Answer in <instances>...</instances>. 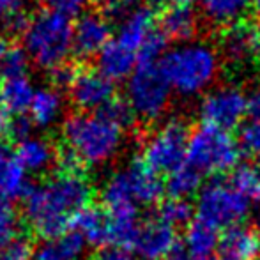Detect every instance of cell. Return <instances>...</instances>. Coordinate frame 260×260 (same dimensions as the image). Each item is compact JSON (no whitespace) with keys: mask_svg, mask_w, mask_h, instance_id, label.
<instances>
[{"mask_svg":"<svg viewBox=\"0 0 260 260\" xmlns=\"http://www.w3.org/2000/svg\"><path fill=\"white\" fill-rule=\"evenodd\" d=\"M28 188V174L14 152L0 149V200L9 204L23 199Z\"/></svg>","mask_w":260,"mask_h":260,"instance_id":"19","label":"cell"},{"mask_svg":"<svg viewBox=\"0 0 260 260\" xmlns=\"http://www.w3.org/2000/svg\"><path fill=\"white\" fill-rule=\"evenodd\" d=\"M73 230L78 232L87 244L100 248L112 244V225H110V216L105 207H85L76 216Z\"/></svg>","mask_w":260,"mask_h":260,"instance_id":"18","label":"cell"},{"mask_svg":"<svg viewBox=\"0 0 260 260\" xmlns=\"http://www.w3.org/2000/svg\"><path fill=\"white\" fill-rule=\"evenodd\" d=\"M154 23L156 14L152 7H133V11L122 21H119L115 41L137 53L149 36L154 32Z\"/></svg>","mask_w":260,"mask_h":260,"instance_id":"14","label":"cell"},{"mask_svg":"<svg viewBox=\"0 0 260 260\" xmlns=\"http://www.w3.org/2000/svg\"><path fill=\"white\" fill-rule=\"evenodd\" d=\"M218 253L221 260H255L260 253V237L244 225L226 229L219 236Z\"/></svg>","mask_w":260,"mask_h":260,"instance_id":"15","label":"cell"},{"mask_svg":"<svg viewBox=\"0 0 260 260\" xmlns=\"http://www.w3.org/2000/svg\"><path fill=\"white\" fill-rule=\"evenodd\" d=\"M253 11H255V14H257V20L260 23V0H253Z\"/></svg>","mask_w":260,"mask_h":260,"instance_id":"45","label":"cell"},{"mask_svg":"<svg viewBox=\"0 0 260 260\" xmlns=\"http://www.w3.org/2000/svg\"><path fill=\"white\" fill-rule=\"evenodd\" d=\"M34 94L36 89L27 76L2 80L0 83V105L14 117L23 115L30 110Z\"/></svg>","mask_w":260,"mask_h":260,"instance_id":"22","label":"cell"},{"mask_svg":"<svg viewBox=\"0 0 260 260\" xmlns=\"http://www.w3.org/2000/svg\"><path fill=\"white\" fill-rule=\"evenodd\" d=\"M165 184L156 172L144 161H133L119 168L105 181L101 188L105 209L152 206L161 199Z\"/></svg>","mask_w":260,"mask_h":260,"instance_id":"5","label":"cell"},{"mask_svg":"<svg viewBox=\"0 0 260 260\" xmlns=\"http://www.w3.org/2000/svg\"><path fill=\"white\" fill-rule=\"evenodd\" d=\"M32 126L34 122L30 120V117H25V115H18L11 120V126H9V131L7 133L11 135L13 138H16L18 142L25 140V138L32 137Z\"/></svg>","mask_w":260,"mask_h":260,"instance_id":"40","label":"cell"},{"mask_svg":"<svg viewBox=\"0 0 260 260\" xmlns=\"http://www.w3.org/2000/svg\"><path fill=\"white\" fill-rule=\"evenodd\" d=\"M92 184L82 172H58L28 188L23 197V212L28 226L45 239L68 232L76 216L89 207Z\"/></svg>","mask_w":260,"mask_h":260,"instance_id":"1","label":"cell"},{"mask_svg":"<svg viewBox=\"0 0 260 260\" xmlns=\"http://www.w3.org/2000/svg\"><path fill=\"white\" fill-rule=\"evenodd\" d=\"M138 66L137 53L127 50L117 41H110L108 45L98 53V71L110 82H122L129 80Z\"/></svg>","mask_w":260,"mask_h":260,"instance_id":"17","label":"cell"},{"mask_svg":"<svg viewBox=\"0 0 260 260\" xmlns=\"http://www.w3.org/2000/svg\"><path fill=\"white\" fill-rule=\"evenodd\" d=\"M159 69L172 90L182 96H195L212 85L219 69L218 53L207 43H181L168 48Z\"/></svg>","mask_w":260,"mask_h":260,"instance_id":"3","label":"cell"},{"mask_svg":"<svg viewBox=\"0 0 260 260\" xmlns=\"http://www.w3.org/2000/svg\"><path fill=\"white\" fill-rule=\"evenodd\" d=\"M30 246L20 239L0 250V260H30Z\"/></svg>","mask_w":260,"mask_h":260,"instance_id":"39","label":"cell"},{"mask_svg":"<svg viewBox=\"0 0 260 260\" xmlns=\"http://www.w3.org/2000/svg\"><path fill=\"white\" fill-rule=\"evenodd\" d=\"M11 113L7 112L6 108H4L2 105H0V137H2L4 133H7L9 131V126H11Z\"/></svg>","mask_w":260,"mask_h":260,"instance_id":"42","label":"cell"},{"mask_svg":"<svg viewBox=\"0 0 260 260\" xmlns=\"http://www.w3.org/2000/svg\"><path fill=\"white\" fill-rule=\"evenodd\" d=\"M100 4H103L105 7H108V6H112L113 2H117V0H98Z\"/></svg>","mask_w":260,"mask_h":260,"instance_id":"46","label":"cell"},{"mask_svg":"<svg viewBox=\"0 0 260 260\" xmlns=\"http://www.w3.org/2000/svg\"><path fill=\"white\" fill-rule=\"evenodd\" d=\"M21 167L27 170V174H43L55 163V147L52 142L41 137H28L25 140L18 142V147L14 151Z\"/></svg>","mask_w":260,"mask_h":260,"instance_id":"21","label":"cell"},{"mask_svg":"<svg viewBox=\"0 0 260 260\" xmlns=\"http://www.w3.org/2000/svg\"><path fill=\"white\" fill-rule=\"evenodd\" d=\"M157 219H161L167 225L174 226H182V225H189L193 218V207L188 200H181V199H168L157 207Z\"/></svg>","mask_w":260,"mask_h":260,"instance_id":"30","label":"cell"},{"mask_svg":"<svg viewBox=\"0 0 260 260\" xmlns=\"http://www.w3.org/2000/svg\"><path fill=\"white\" fill-rule=\"evenodd\" d=\"M184 243V248L195 260H209L212 253L218 250L219 234L207 223L200 221V219H193L186 230Z\"/></svg>","mask_w":260,"mask_h":260,"instance_id":"25","label":"cell"},{"mask_svg":"<svg viewBox=\"0 0 260 260\" xmlns=\"http://www.w3.org/2000/svg\"><path fill=\"white\" fill-rule=\"evenodd\" d=\"M202 175L191 168L189 165L182 163L181 167L175 168L172 174H168L167 179V191L170 193V199H181L186 200L188 197L195 195L202 188Z\"/></svg>","mask_w":260,"mask_h":260,"instance_id":"28","label":"cell"},{"mask_svg":"<svg viewBox=\"0 0 260 260\" xmlns=\"http://www.w3.org/2000/svg\"><path fill=\"white\" fill-rule=\"evenodd\" d=\"M87 243L78 232L69 230L55 239H45L32 250L30 260H82Z\"/></svg>","mask_w":260,"mask_h":260,"instance_id":"20","label":"cell"},{"mask_svg":"<svg viewBox=\"0 0 260 260\" xmlns=\"http://www.w3.org/2000/svg\"><path fill=\"white\" fill-rule=\"evenodd\" d=\"M189 131L182 120L172 119L157 127L147 138L142 151V161L152 172L172 174L186 159Z\"/></svg>","mask_w":260,"mask_h":260,"instance_id":"9","label":"cell"},{"mask_svg":"<svg viewBox=\"0 0 260 260\" xmlns=\"http://www.w3.org/2000/svg\"><path fill=\"white\" fill-rule=\"evenodd\" d=\"M168 52V38L161 30H154L137 52L138 64H159Z\"/></svg>","mask_w":260,"mask_h":260,"instance_id":"32","label":"cell"},{"mask_svg":"<svg viewBox=\"0 0 260 260\" xmlns=\"http://www.w3.org/2000/svg\"><path fill=\"white\" fill-rule=\"evenodd\" d=\"M90 260H135V255L129 248L117 246V244H108L103 246L92 255Z\"/></svg>","mask_w":260,"mask_h":260,"instance_id":"37","label":"cell"},{"mask_svg":"<svg viewBox=\"0 0 260 260\" xmlns=\"http://www.w3.org/2000/svg\"><path fill=\"white\" fill-rule=\"evenodd\" d=\"M27 14L23 13V0H0V25L11 32H21L28 25Z\"/></svg>","mask_w":260,"mask_h":260,"instance_id":"31","label":"cell"},{"mask_svg":"<svg viewBox=\"0 0 260 260\" xmlns=\"http://www.w3.org/2000/svg\"><path fill=\"white\" fill-rule=\"evenodd\" d=\"M41 4L45 6V9L55 11V13L66 14V16H75L80 14L87 7L89 0H41Z\"/></svg>","mask_w":260,"mask_h":260,"instance_id":"36","label":"cell"},{"mask_svg":"<svg viewBox=\"0 0 260 260\" xmlns=\"http://www.w3.org/2000/svg\"><path fill=\"white\" fill-rule=\"evenodd\" d=\"M161 32L168 41L189 43L197 32V16L191 7H168L159 18Z\"/></svg>","mask_w":260,"mask_h":260,"instance_id":"23","label":"cell"},{"mask_svg":"<svg viewBox=\"0 0 260 260\" xmlns=\"http://www.w3.org/2000/svg\"><path fill=\"white\" fill-rule=\"evenodd\" d=\"M66 151L82 167H101L119 154L124 142V127L101 112L75 113L62 124Z\"/></svg>","mask_w":260,"mask_h":260,"instance_id":"2","label":"cell"},{"mask_svg":"<svg viewBox=\"0 0 260 260\" xmlns=\"http://www.w3.org/2000/svg\"><path fill=\"white\" fill-rule=\"evenodd\" d=\"M112 27L106 16L100 13H85L78 18L73 32V52L78 58L98 55L110 43Z\"/></svg>","mask_w":260,"mask_h":260,"instance_id":"12","label":"cell"},{"mask_svg":"<svg viewBox=\"0 0 260 260\" xmlns=\"http://www.w3.org/2000/svg\"><path fill=\"white\" fill-rule=\"evenodd\" d=\"M133 246L137 253L145 260L165 258L177 246L175 229L154 218L140 226V232H138Z\"/></svg>","mask_w":260,"mask_h":260,"instance_id":"13","label":"cell"},{"mask_svg":"<svg viewBox=\"0 0 260 260\" xmlns=\"http://www.w3.org/2000/svg\"><path fill=\"white\" fill-rule=\"evenodd\" d=\"M250 214V199L232 182L216 181L202 186L197 199V219L212 229H232L241 225Z\"/></svg>","mask_w":260,"mask_h":260,"instance_id":"7","label":"cell"},{"mask_svg":"<svg viewBox=\"0 0 260 260\" xmlns=\"http://www.w3.org/2000/svg\"><path fill=\"white\" fill-rule=\"evenodd\" d=\"M172 87L159 69V64H138L127 80L126 101L135 117L145 122L159 119L170 103Z\"/></svg>","mask_w":260,"mask_h":260,"instance_id":"8","label":"cell"},{"mask_svg":"<svg viewBox=\"0 0 260 260\" xmlns=\"http://www.w3.org/2000/svg\"><path fill=\"white\" fill-rule=\"evenodd\" d=\"M20 234V219L13 206L0 200V250L16 243Z\"/></svg>","mask_w":260,"mask_h":260,"instance_id":"33","label":"cell"},{"mask_svg":"<svg viewBox=\"0 0 260 260\" xmlns=\"http://www.w3.org/2000/svg\"><path fill=\"white\" fill-rule=\"evenodd\" d=\"M241 149L260 156V87L248 96V115L239 131Z\"/></svg>","mask_w":260,"mask_h":260,"instance_id":"26","label":"cell"},{"mask_svg":"<svg viewBox=\"0 0 260 260\" xmlns=\"http://www.w3.org/2000/svg\"><path fill=\"white\" fill-rule=\"evenodd\" d=\"M154 2L165 6V9L168 7H191L197 0H154Z\"/></svg>","mask_w":260,"mask_h":260,"instance_id":"43","label":"cell"},{"mask_svg":"<svg viewBox=\"0 0 260 260\" xmlns=\"http://www.w3.org/2000/svg\"><path fill=\"white\" fill-rule=\"evenodd\" d=\"M28 112H30V120L34 122V126H53L55 122H58L62 112H64V101H62L60 92L53 87L38 89Z\"/></svg>","mask_w":260,"mask_h":260,"instance_id":"24","label":"cell"},{"mask_svg":"<svg viewBox=\"0 0 260 260\" xmlns=\"http://www.w3.org/2000/svg\"><path fill=\"white\" fill-rule=\"evenodd\" d=\"M73 32L71 18L43 9L28 20L23 30L25 52L36 66L52 71L68 62L69 52H73Z\"/></svg>","mask_w":260,"mask_h":260,"instance_id":"4","label":"cell"},{"mask_svg":"<svg viewBox=\"0 0 260 260\" xmlns=\"http://www.w3.org/2000/svg\"><path fill=\"white\" fill-rule=\"evenodd\" d=\"M206 18L218 25H232L253 7V0H200Z\"/></svg>","mask_w":260,"mask_h":260,"instance_id":"27","label":"cell"},{"mask_svg":"<svg viewBox=\"0 0 260 260\" xmlns=\"http://www.w3.org/2000/svg\"><path fill=\"white\" fill-rule=\"evenodd\" d=\"M9 50H11V46H9V43H7V39L0 36V64H2V60L6 58V55Z\"/></svg>","mask_w":260,"mask_h":260,"instance_id":"44","label":"cell"},{"mask_svg":"<svg viewBox=\"0 0 260 260\" xmlns=\"http://www.w3.org/2000/svg\"><path fill=\"white\" fill-rule=\"evenodd\" d=\"M239 159L241 144L229 131L202 124L189 133L184 163L195 168L202 177L236 170Z\"/></svg>","mask_w":260,"mask_h":260,"instance_id":"6","label":"cell"},{"mask_svg":"<svg viewBox=\"0 0 260 260\" xmlns=\"http://www.w3.org/2000/svg\"><path fill=\"white\" fill-rule=\"evenodd\" d=\"M223 48L229 57L246 60L260 55V23L236 21L223 34Z\"/></svg>","mask_w":260,"mask_h":260,"instance_id":"16","label":"cell"},{"mask_svg":"<svg viewBox=\"0 0 260 260\" xmlns=\"http://www.w3.org/2000/svg\"><path fill=\"white\" fill-rule=\"evenodd\" d=\"M163 260H195L189 255V251L186 248H181V246H175L170 253L167 255Z\"/></svg>","mask_w":260,"mask_h":260,"instance_id":"41","label":"cell"},{"mask_svg":"<svg viewBox=\"0 0 260 260\" xmlns=\"http://www.w3.org/2000/svg\"><path fill=\"white\" fill-rule=\"evenodd\" d=\"M30 64V57L27 55L23 48H11L7 52L6 58L0 64V76L2 80L9 78H21V76H27V69Z\"/></svg>","mask_w":260,"mask_h":260,"instance_id":"34","label":"cell"},{"mask_svg":"<svg viewBox=\"0 0 260 260\" xmlns=\"http://www.w3.org/2000/svg\"><path fill=\"white\" fill-rule=\"evenodd\" d=\"M101 113H103L105 117H108L110 120H113L115 124H119L120 127H129L131 122H133L135 115L133 112H131L129 105H127V101H120V100H113L110 101L108 105L105 106V108L100 110Z\"/></svg>","mask_w":260,"mask_h":260,"instance_id":"35","label":"cell"},{"mask_svg":"<svg viewBox=\"0 0 260 260\" xmlns=\"http://www.w3.org/2000/svg\"><path fill=\"white\" fill-rule=\"evenodd\" d=\"M76 75H78V71H76L75 68H73L71 64H62L58 66V68L52 69V75H50V78H52V83H53V89H64V87H71V83L75 82Z\"/></svg>","mask_w":260,"mask_h":260,"instance_id":"38","label":"cell"},{"mask_svg":"<svg viewBox=\"0 0 260 260\" xmlns=\"http://www.w3.org/2000/svg\"><path fill=\"white\" fill-rule=\"evenodd\" d=\"M248 96L237 87H219L209 90L200 103V119L206 126L232 131L246 120Z\"/></svg>","mask_w":260,"mask_h":260,"instance_id":"10","label":"cell"},{"mask_svg":"<svg viewBox=\"0 0 260 260\" xmlns=\"http://www.w3.org/2000/svg\"><path fill=\"white\" fill-rule=\"evenodd\" d=\"M257 234H258V237H260V216H258V221H257Z\"/></svg>","mask_w":260,"mask_h":260,"instance_id":"47","label":"cell"},{"mask_svg":"<svg viewBox=\"0 0 260 260\" xmlns=\"http://www.w3.org/2000/svg\"><path fill=\"white\" fill-rule=\"evenodd\" d=\"M232 184L239 191L260 204V163H244L234 170Z\"/></svg>","mask_w":260,"mask_h":260,"instance_id":"29","label":"cell"},{"mask_svg":"<svg viewBox=\"0 0 260 260\" xmlns=\"http://www.w3.org/2000/svg\"><path fill=\"white\" fill-rule=\"evenodd\" d=\"M73 105L85 113H94L115 100V85L98 69L78 71L69 87Z\"/></svg>","mask_w":260,"mask_h":260,"instance_id":"11","label":"cell"}]
</instances>
